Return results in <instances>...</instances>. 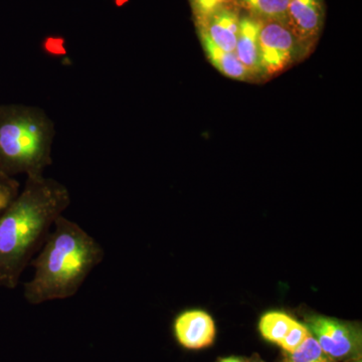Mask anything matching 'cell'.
I'll return each instance as SVG.
<instances>
[{
    "instance_id": "cell-17",
    "label": "cell",
    "mask_w": 362,
    "mask_h": 362,
    "mask_svg": "<svg viewBox=\"0 0 362 362\" xmlns=\"http://www.w3.org/2000/svg\"><path fill=\"white\" fill-rule=\"evenodd\" d=\"M218 362H244L240 361V358H237V357H228V358H223Z\"/></svg>"
},
{
    "instance_id": "cell-6",
    "label": "cell",
    "mask_w": 362,
    "mask_h": 362,
    "mask_svg": "<svg viewBox=\"0 0 362 362\" xmlns=\"http://www.w3.org/2000/svg\"><path fill=\"white\" fill-rule=\"evenodd\" d=\"M324 16L323 0H290L287 26L300 47L315 42L322 30Z\"/></svg>"
},
{
    "instance_id": "cell-5",
    "label": "cell",
    "mask_w": 362,
    "mask_h": 362,
    "mask_svg": "<svg viewBox=\"0 0 362 362\" xmlns=\"http://www.w3.org/2000/svg\"><path fill=\"white\" fill-rule=\"evenodd\" d=\"M298 44L290 28L278 21H261L259 33V65L262 74L272 75L291 63Z\"/></svg>"
},
{
    "instance_id": "cell-7",
    "label": "cell",
    "mask_w": 362,
    "mask_h": 362,
    "mask_svg": "<svg viewBox=\"0 0 362 362\" xmlns=\"http://www.w3.org/2000/svg\"><path fill=\"white\" fill-rule=\"evenodd\" d=\"M239 8H226L195 21L201 40L226 52H235L240 28Z\"/></svg>"
},
{
    "instance_id": "cell-13",
    "label": "cell",
    "mask_w": 362,
    "mask_h": 362,
    "mask_svg": "<svg viewBox=\"0 0 362 362\" xmlns=\"http://www.w3.org/2000/svg\"><path fill=\"white\" fill-rule=\"evenodd\" d=\"M281 362H334L323 351L315 338L309 337L296 350L285 352Z\"/></svg>"
},
{
    "instance_id": "cell-14",
    "label": "cell",
    "mask_w": 362,
    "mask_h": 362,
    "mask_svg": "<svg viewBox=\"0 0 362 362\" xmlns=\"http://www.w3.org/2000/svg\"><path fill=\"white\" fill-rule=\"evenodd\" d=\"M195 21L204 20L226 8H239L238 0H189Z\"/></svg>"
},
{
    "instance_id": "cell-15",
    "label": "cell",
    "mask_w": 362,
    "mask_h": 362,
    "mask_svg": "<svg viewBox=\"0 0 362 362\" xmlns=\"http://www.w3.org/2000/svg\"><path fill=\"white\" fill-rule=\"evenodd\" d=\"M311 333L306 325L295 321L288 331L286 337L280 342V346L285 352H293L296 350L309 337Z\"/></svg>"
},
{
    "instance_id": "cell-18",
    "label": "cell",
    "mask_w": 362,
    "mask_h": 362,
    "mask_svg": "<svg viewBox=\"0 0 362 362\" xmlns=\"http://www.w3.org/2000/svg\"><path fill=\"white\" fill-rule=\"evenodd\" d=\"M354 362H361V361H354Z\"/></svg>"
},
{
    "instance_id": "cell-4",
    "label": "cell",
    "mask_w": 362,
    "mask_h": 362,
    "mask_svg": "<svg viewBox=\"0 0 362 362\" xmlns=\"http://www.w3.org/2000/svg\"><path fill=\"white\" fill-rule=\"evenodd\" d=\"M306 326L321 349L334 358L358 356L361 332L352 324L319 315L309 316Z\"/></svg>"
},
{
    "instance_id": "cell-9",
    "label": "cell",
    "mask_w": 362,
    "mask_h": 362,
    "mask_svg": "<svg viewBox=\"0 0 362 362\" xmlns=\"http://www.w3.org/2000/svg\"><path fill=\"white\" fill-rule=\"evenodd\" d=\"M259 28L261 21L256 18L250 16L240 18L235 54L252 77L262 75L259 52Z\"/></svg>"
},
{
    "instance_id": "cell-8",
    "label": "cell",
    "mask_w": 362,
    "mask_h": 362,
    "mask_svg": "<svg viewBox=\"0 0 362 362\" xmlns=\"http://www.w3.org/2000/svg\"><path fill=\"white\" fill-rule=\"evenodd\" d=\"M175 335L180 345L187 349H202L213 344L216 325L213 318L201 310H188L176 317Z\"/></svg>"
},
{
    "instance_id": "cell-3",
    "label": "cell",
    "mask_w": 362,
    "mask_h": 362,
    "mask_svg": "<svg viewBox=\"0 0 362 362\" xmlns=\"http://www.w3.org/2000/svg\"><path fill=\"white\" fill-rule=\"evenodd\" d=\"M54 136V121L40 107L0 104V173L44 175L52 163Z\"/></svg>"
},
{
    "instance_id": "cell-16",
    "label": "cell",
    "mask_w": 362,
    "mask_h": 362,
    "mask_svg": "<svg viewBox=\"0 0 362 362\" xmlns=\"http://www.w3.org/2000/svg\"><path fill=\"white\" fill-rule=\"evenodd\" d=\"M21 192V185L16 177L0 173V214L4 213Z\"/></svg>"
},
{
    "instance_id": "cell-10",
    "label": "cell",
    "mask_w": 362,
    "mask_h": 362,
    "mask_svg": "<svg viewBox=\"0 0 362 362\" xmlns=\"http://www.w3.org/2000/svg\"><path fill=\"white\" fill-rule=\"evenodd\" d=\"M202 42L207 58L226 77L235 78V80H249L252 78V74L240 63L235 52L221 51L206 40H202Z\"/></svg>"
},
{
    "instance_id": "cell-2",
    "label": "cell",
    "mask_w": 362,
    "mask_h": 362,
    "mask_svg": "<svg viewBox=\"0 0 362 362\" xmlns=\"http://www.w3.org/2000/svg\"><path fill=\"white\" fill-rule=\"evenodd\" d=\"M39 254L30 262L32 280L23 284V297L37 305L75 296L92 271L103 262V247L75 221L62 214Z\"/></svg>"
},
{
    "instance_id": "cell-1",
    "label": "cell",
    "mask_w": 362,
    "mask_h": 362,
    "mask_svg": "<svg viewBox=\"0 0 362 362\" xmlns=\"http://www.w3.org/2000/svg\"><path fill=\"white\" fill-rule=\"evenodd\" d=\"M70 204V192L63 183L44 175L26 177L23 189L0 214V288L18 287L23 271Z\"/></svg>"
},
{
    "instance_id": "cell-12",
    "label": "cell",
    "mask_w": 362,
    "mask_h": 362,
    "mask_svg": "<svg viewBox=\"0 0 362 362\" xmlns=\"http://www.w3.org/2000/svg\"><path fill=\"white\" fill-rule=\"evenodd\" d=\"M294 322V319L287 314L269 312L262 317L259 328L265 339L280 344Z\"/></svg>"
},
{
    "instance_id": "cell-11",
    "label": "cell",
    "mask_w": 362,
    "mask_h": 362,
    "mask_svg": "<svg viewBox=\"0 0 362 362\" xmlns=\"http://www.w3.org/2000/svg\"><path fill=\"white\" fill-rule=\"evenodd\" d=\"M290 0H238L239 7L246 9L252 18L259 21H278L287 25Z\"/></svg>"
},
{
    "instance_id": "cell-19",
    "label": "cell",
    "mask_w": 362,
    "mask_h": 362,
    "mask_svg": "<svg viewBox=\"0 0 362 362\" xmlns=\"http://www.w3.org/2000/svg\"><path fill=\"white\" fill-rule=\"evenodd\" d=\"M252 362H256V361H252Z\"/></svg>"
}]
</instances>
